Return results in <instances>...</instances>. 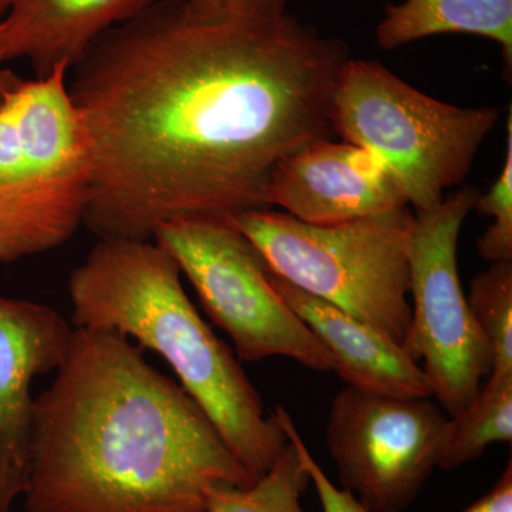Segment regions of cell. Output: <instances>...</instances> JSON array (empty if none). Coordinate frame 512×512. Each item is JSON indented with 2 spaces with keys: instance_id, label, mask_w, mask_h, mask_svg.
Listing matches in <instances>:
<instances>
[{
  "instance_id": "obj_1",
  "label": "cell",
  "mask_w": 512,
  "mask_h": 512,
  "mask_svg": "<svg viewBox=\"0 0 512 512\" xmlns=\"http://www.w3.org/2000/svg\"><path fill=\"white\" fill-rule=\"evenodd\" d=\"M348 46L293 16L208 19L160 0L100 37L69 83L92 146L84 225L148 241L164 222L269 208L275 168L335 136Z\"/></svg>"
},
{
  "instance_id": "obj_2",
  "label": "cell",
  "mask_w": 512,
  "mask_h": 512,
  "mask_svg": "<svg viewBox=\"0 0 512 512\" xmlns=\"http://www.w3.org/2000/svg\"><path fill=\"white\" fill-rule=\"evenodd\" d=\"M256 480L140 346L74 329L33 404L26 512H205L215 491Z\"/></svg>"
},
{
  "instance_id": "obj_3",
  "label": "cell",
  "mask_w": 512,
  "mask_h": 512,
  "mask_svg": "<svg viewBox=\"0 0 512 512\" xmlns=\"http://www.w3.org/2000/svg\"><path fill=\"white\" fill-rule=\"evenodd\" d=\"M74 329L114 330L158 353L256 478L288 446L235 352L201 318L154 239L101 238L69 278Z\"/></svg>"
},
{
  "instance_id": "obj_4",
  "label": "cell",
  "mask_w": 512,
  "mask_h": 512,
  "mask_svg": "<svg viewBox=\"0 0 512 512\" xmlns=\"http://www.w3.org/2000/svg\"><path fill=\"white\" fill-rule=\"evenodd\" d=\"M69 72L23 79L0 104V264L62 247L84 224L92 146Z\"/></svg>"
},
{
  "instance_id": "obj_5",
  "label": "cell",
  "mask_w": 512,
  "mask_h": 512,
  "mask_svg": "<svg viewBox=\"0 0 512 512\" xmlns=\"http://www.w3.org/2000/svg\"><path fill=\"white\" fill-rule=\"evenodd\" d=\"M228 218L272 274L403 346L412 320L409 207L336 225L305 224L269 208Z\"/></svg>"
},
{
  "instance_id": "obj_6",
  "label": "cell",
  "mask_w": 512,
  "mask_h": 512,
  "mask_svg": "<svg viewBox=\"0 0 512 512\" xmlns=\"http://www.w3.org/2000/svg\"><path fill=\"white\" fill-rule=\"evenodd\" d=\"M498 119L493 107L433 99L373 60L349 59L333 92L335 136L373 154L416 212L433 210L466 180Z\"/></svg>"
},
{
  "instance_id": "obj_7",
  "label": "cell",
  "mask_w": 512,
  "mask_h": 512,
  "mask_svg": "<svg viewBox=\"0 0 512 512\" xmlns=\"http://www.w3.org/2000/svg\"><path fill=\"white\" fill-rule=\"evenodd\" d=\"M153 239L173 256L239 360L286 357L333 372L328 350L278 295L264 258L228 217L175 218L161 224Z\"/></svg>"
},
{
  "instance_id": "obj_8",
  "label": "cell",
  "mask_w": 512,
  "mask_h": 512,
  "mask_svg": "<svg viewBox=\"0 0 512 512\" xmlns=\"http://www.w3.org/2000/svg\"><path fill=\"white\" fill-rule=\"evenodd\" d=\"M480 191L464 187L433 210L416 212L409 239L412 320L403 343L423 362L431 396L450 416L476 396L493 367L491 348L478 328L458 276L457 247Z\"/></svg>"
},
{
  "instance_id": "obj_9",
  "label": "cell",
  "mask_w": 512,
  "mask_h": 512,
  "mask_svg": "<svg viewBox=\"0 0 512 512\" xmlns=\"http://www.w3.org/2000/svg\"><path fill=\"white\" fill-rule=\"evenodd\" d=\"M430 399L349 384L333 399L326 446L340 485L367 511L403 512L439 468L450 420Z\"/></svg>"
},
{
  "instance_id": "obj_10",
  "label": "cell",
  "mask_w": 512,
  "mask_h": 512,
  "mask_svg": "<svg viewBox=\"0 0 512 512\" xmlns=\"http://www.w3.org/2000/svg\"><path fill=\"white\" fill-rule=\"evenodd\" d=\"M74 328L50 306L0 296V512H12L28 484L33 379L56 372Z\"/></svg>"
},
{
  "instance_id": "obj_11",
  "label": "cell",
  "mask_w": 512,
  "mask_h": 512,
  "mask_svg": "<svg viewBox=\"0 0 512 512\" xmlns=\"http://www.w3.org/2000/svg\"><path fill=\"white\" fill-rule=\"evenodd\" d=\"M266 202L311 225L343 224L409 207L373 154L332 138L312 141L284 158L272 174Z\"/></svg>"
},
{
  "instance_id": "obj_12",
  "label": "cell",
  "mask_w": 512,
  "mask_h": 512,
  "mask_svg": "<svg viewBox=\"0 0 512 512\" xmlns=\"http://www.w3.org/2000/svg\"><path fill=\"white\" fill-rule=\"evenodd\" d=\"M160 0H0V64L28 60L35 77L73 70L94 43Z\"/></svg>"
},
{
  "instance_id": "obj_13",
  "label": "cell",
  "mask_w": 512,
  "mask_h": 512,
  "mask_svg": "<svg viewBox=\"0 0 512 512\" xmlns=\"http://www.w3.org/2000/svg\"><path fill=\"white\" fill-rule=\"evenodd\" d=\"M269 276L278 295L328 350L333 372L346 384L396 396L433 397L423 367L402 345L271 271Z\"/></svg>"
},
{
  "instance_id": "obj_14",
  "label": "cell",
  "mask_w": 512,
  "mask_h": 512,
  "mask_svg": "<svg viewBox=\"0 0 512 512\" xmlns=\"http://www.w3.org/2000/svg\"><path fill=\"white\" fill-rule=\"evenodd\" d=\"M473 35L498 43L505 70L512 67V0H404L390 3L376 28L384 50L426 37Z\"/></svg>"
},
{
  "instance_id": "obj_15",
  "label": "cell",
  "mask_w": 512,
  "mask_h": 512,
  "mask_svg": "<svg viewBox=\"0 0 512 512\" xmlns=\"http://www.w3.org/2000/svg\"><path fill=\"white\" fill-rule=\"evenodd\" d=\"M512 441V375L488 376L476 396L448 423L439 468L454 470L483 456L495 443Z\"/></svg>"
},
{
  "instance_id": "obj_16",
  "label": "cell",
  "mask_w": 512,
  "mask_h": 512,
  "mask_svg": "<svg viewBox=\"0 0 512 512\" xmlns=\"http://www.w3.org/2000/svg\"><path fill=\"white\" fill-rule=\"evenodd\" d=\"M311 480L291 441L274 466L249 487L220 488L205 512H306L302 497Z\"/></svg>"
},
{
  "instance_id": "obj_17",
  "label": "cell",
  "mask_w": 512,
  "mask_h": 512,
  "mask_svg": "<svg viewBox=\"0 0 512 512\" xmlns=\"http://www.w3.org/2000/svg\"><path fill=\"white\" fill-rule=\"evenodd\" d=\"M467 301L491 348L490 376L512 375V261L494 262L477 275Z\"/></svg>"
},
{
  "instance_id": "obj_18",
  "label": "cell",
  "mask_w": 512,
  "mask_h": 512,
  "mask_svg": "<svg viewBox=\"0 0 512 512\" xmlns=\"http://www.w3.org/2000/svg\"><path fill=\"white\" fill-rule=\"evenodd\" d=\"M476 210L493 218V224L478 239V254L485 261H512V114H508L507 153L500 177L487 194L478 197Z\"/></svg>"
},
{
  "instance_id": "obj_19",
  "label": "cell",
  "mask_w": 512,
  "mask_h": 512,
  "mask_svg": "<svg viewBox=\"0 0 512 512\" xmlns=\"http://www.w3.org/2000/svg\"><path fill=\"white\" fill-rule=\"evenodd\" d=\"M274 417L281 429L284 430L286 439L295 446L299 460H301L302 466L308 473L309 480H311V484H313L316 494H318L323 512H370L356 500L355 495L345 490V488L336 487L333 481L326 476L325 471L322 470L318 461L312 457L311 451L306 447L305 441H303L295 423H293L291 414L286 412L284 407H276Z\"/></svg>"
},
{
  "instance_id": "obj_20",
  "label": "cell",
  "mask_w": 512,
  "mask_h": 512,
  "mask_svg": "<svg viewBox=\"0 0 512 512\" xmlns=\"http://www.w3.org/2000/svg\"><path fill=\"white\" fill-rule=\"evenodd\" d=\"M194 15L208 19H274L286 13V0H184Z\"/></svg>"
},
{
  "instance_id": "obj_21",
  "label": "cell",
  "mask_w": 512,
  "mask_h": 512,
  "mask_svg": "<svg viewBox=\"0 0 512 512\" xmlns=\"http://www.w3.org/2000/svg\"><path fill=\"white\" fill-rule=\"evenodd\" d=\"M463 512H512V463L508 461L497 484Z\"/></svg>"
},
{
  "instance_id": "obj_22",
  "label": "cell",
  "mask_w": 512,
  "mask_h": 512,
  "mask_svg": "<svg viewBox=\"0 0 512 512\" xmlns=\"http://www.w3.org/2000/svg\"><path fill=\"white\" fill-rule=\"evenodd\" d=\"M22 82L23 79L19 74H16L13 70L8 69V67H3V64H0V104H2L3 100H5Z\"/></svg>"
}]
</instances>
